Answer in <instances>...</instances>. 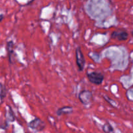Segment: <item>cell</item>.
Listing matches in <instances>:
<instances>
[{
	"instance_id": "cell-1",
	"label": "cell",
	"mask_w": 133,
	"mask_h": 133,
	"mask_svg": "<svg viewBox=\"0 0 133 133\" xmlns=\"http://www.w3.org/2000/svg\"><path fill=\"white\" fill-rule=\"evenodd\" d=\"M87 77L89 81L91 82L93 84L99 85L102 84L104 81V75L100 72L97 71H92L90 73H87Z\"/></svg>"
},
{
	"instance_id": "cell-2",
	"label": "cell",
	"mask_w": 133,
	"mask_h": 133,
	"mask_svg": "<svg viewBox=\"0 0 133 133\" xmlns=\"http://www.w3.org/2000/svg\"><path fill=\"white\" fill-rule=\"evenodd\" d=\"M76 64L78 66V70L80 71H82L84 69L86 60L80 47H78L76 49Z\"/></svg>"
},
{
	"instance_id": "cell-3",
	"label": "cell",
	"mask_w": 133,
	"mask_h": 133,
	"mask_svg": "<svg viewBox=\"0 0 133 133\" xmlns=\"http://www.w3.org/2000/svg\"><path fill=\"white\" fill-rule=\"evenodd\" d=\"M93 98L92 92L89 90H82L78 94V99L83 105H87L91 103Z\"/></svg>"
},
{
	"instance_id": "cell-4",
	"label": "cell",
	"mask_w": 133,
	"mask_h": 133,
	"mask_svg": "<svg viewBox=\"0 0 133 133\" xmlns=\"http://www.w3.org/2000/svg\"><path fill=\"white\" fill-rule=\"evenodd\" d=\"M29 127L30 128L33 129L36 131H42L45 127V124L44 122L39 118H36L33 119V120L31 121L28 124Z\"/></svg>"
},
{
	"instance_id": "cell-5",
	"label": "cell",
	"mask_w": 133,
	"mask_h": 133,
	"mask_svg": "<svg viewBox=\"0 0 133 133\" xmlns=\"http://www.w3.org/2000/svg\"><path fill=\"white\" fill-rule=\"evenodd\" d=\"M111 37L113 39H116L119 41H125L129 37V34L125 31L117 30L112 32Z\"/></svg>"
},
{
	"instance_id": "cell-6",
	"label": "cell",
	"mask_w": 133,
	"mask_h": 133,
	"mask_svg": "<svg viewBox=\"0 0 133 133\" xmlns=\"http://www.w3.org/2000/svg\"><path fill=\"white\" fill-rule=\"evenodd\" d=\"M73 111L72 107L69 106L63 107L59 108L56 112V114L57 116H61L63 114H71Z\"/></svg>"
},
{
	"instance_id": "cell-7",
	"label": "cell",
	"mask_w": 133,
	"mask_h": 133,
	"mask_svg": "<svg viewBox=\"0 0 133 133\" xmlns=\"http://www.w3.org/2000/svg\"><path fill=\"white\" fill-rule=\"evenodd\" d=\"M103 131L106 133H110L113 131V128L109 123H106L103 125Z\"/></svg>"
},
{
	"instance_id": "cell-8",
	"label": "cell",
	"mask_w": 133,
	"mask_h": 133,
	"mask_svg": "<svg viewBox=\"0 0 133 133\" xmlns=\"http://www.w3.org/2000/svg\"><path fill=\"white\" fill-rule=\"evenodd\" d=\"M13 42H9L7 44V48H8V51H9V58H10V57H11V53H13Z\"/></svg>"
},
{
	"instance_id": "cell-9",
	"label": "cell",
	"mask_w": 133,
	"mask_h": 133,
	"mask_svg": "<svg viewBox=\"0 0 133 133\" xmlns=\"http://www.w3.org/2000/svg\"><path fill=\"white\" fill-rule=\"evenodd\" d=\"M3 19V15L1 14V15H0V22H1Z\"/></svg>"
},
{
	"instance_id": "cell-10",
	"label": "cell",
	"mask_w": 133,
	"mask_h": 133,
	"mask_svg": "<svg viewBox=\"0 0 133 133\" xmlns=\"http://www.w3.org/2000/svg\"><path fill=\"white\" fill-rule=\"evenodd\" d=\"M131 34H132V36H133V31H132V32H131Z\"/></svg>"
}]
</instances>
